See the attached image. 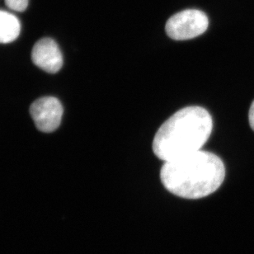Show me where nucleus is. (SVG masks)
I'll list each match as a JSON object with an SVG mask.
<instances>
[{"label":"nucleus","mask_w":254,"mask_h":254,"mask_svg":"<svg viewBox=\"0 0 254 254\" xmlns=\"http://www.w3.org/2000/svg\"><path fill=\"white\" fill-rule=\"evenodd\" d=\"M212 129V118L205 108L187 107L159 127L153 141V151L164 162L199 151Z\"/></svg>","instance_id":"nucleus-2"},{"label":"nucleus","mask_w":254,"mask_h":254,"mask_svg":"<svg viewBox=\"0 0 254 254\" xmlns=\"http://www.w3.org/2000/svg\"><path fill=\"white\" fill-rule=\"evenodd\" d=\"M21 32L19 20L15 15L0 10V43L7 44L17 39Z\"/></svg>","instance_id":"nucleus-6"},{"label":"nucleus","mask_w":254,"mask_h":254,"mask_svg":"<svg viewBox=\"0 0 254 254\" xmlns=\"http://www.w3.org/2000/svg\"><path fill=\"white\" fill-rule=\"evenodd\" d=\"M63 107L57 98L44 97L35 101L30 113L37 129L45 133L53 132L60 127L63 116Z\"/></svg>","instance_id":"nucleus-4"},{"label":"nucleus","mask_w":254,"mask_h":254,"mask_svg":"<svg viewBox=\"0 0 254 254\" xmlns=\"http://www.w3.org/2000/svg\"><path fill=\"white\" fill-rule=\"evenodd\" d=\"M29 0H5V3L10 9L16 12H23L27 9Z\"/></svg>","instance_id":"nucleus-7"},{"label":"nucleus","mask_w":254,"mask_h":254,"mask_svg":"<svg viewBox=\"0 0 254 254\" xmlns=\"http://www.w3.org/2000/svg\"><path fill=\"white\" fill-rule=\"evenodd\" d=\"M33 63L47 73H56L62 68L63 56L57 42L43 38L34 45L32 52Z\"/></svg>","instance_id":"nucleus-5"},{"label":"nucleus","mask_w":254,"mask_h":254,"mask_svg":"<svg viewBox=\"0 0 254 254\" xmlns=\"http://www.w3.org/2000/svg\"><path fill=\"white\" fill-rule=\"evenodd\" d=\"M209 20L205 12L188 9L172 16L166 23L167 34L172 39L185 41L203 34L207 30Z\"/></svg>","instance_id":"nucleus-3"},{"label":"nucleus","mask_w":254,"mask_h":254,"mask_svg":"<svg viewBox=\"0 0 254 254\" xmlns=\"http://www.w3.org/2000/svg\"><path fill=\"white\" fill-rule=\"evenodd\" d=\"M225 178V164L210 152H194L165 162L160 171L162 184L179 197L200 199L217 190Z\"/></svg>","instance_id":"nucleus-1"},{"label":"nucleus","mask_w":254,"mask_h":254,"mask_svg":"<svg viewBox=\"0 0 254 254\" xmlns=\"http://www.w3.org/2000/svg\"><path fill=\"white\" fill-rule=\"evenodd\" d=\"M249 121H250V125L254 131V100L250 107V113H249Z\"/></svg>","instance_id":"nucleus-8"}]
</instances>
